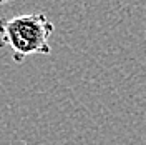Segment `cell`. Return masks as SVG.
I'll return each instance as SVG.
<instances>
[{
  "label": "cell",
  "instance_id": "6da1fadb",
  "mask_svg": "<svg viewBox=\"0 0 146 145\" xmlns=\"http://www.w3.org/2000/svg\"><path fill=\"white\" fill-rule=\"evenodd\" d=\"M55 25L43 12L20 13L10 18H0V40L13 52L15 62H23L28 55H50L48 38Z\"/></svg>",
  "mask_w": 146,
  "mask_h": 145
}]
</instances>
